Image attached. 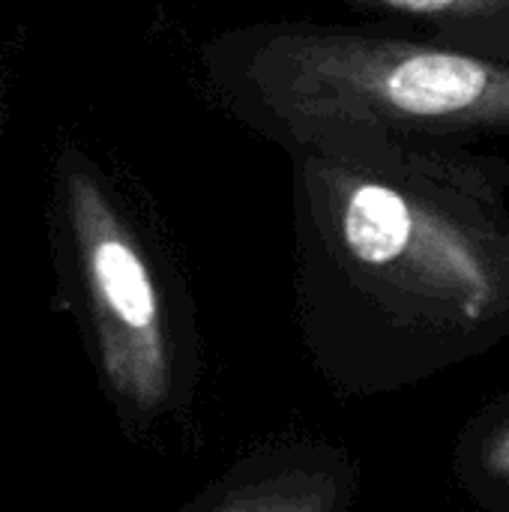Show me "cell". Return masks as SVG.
Returning <instances> with one entry per match:
<instances>
[{
	"instance_id": "obj_4",
	"label": "cell",
	"mask_w": 509,
	"mask_h": 512,
	"mask_svg": "<svg viewBox=\"0 0 509 512\" xmlns=\"http://www.w3.org/2000/svg\"><path fill=\"white\" fill-rule=\"evenodd\" d=\"M495 465H498L501 471H507L509 474V435L504 438V444L498 447V453H495Z\"/></svg>"
},
{
	"instance_id": "obj_2",
	"label": "cell",
	"mask_w": 509,
	"mask_h": 512,
	"mask_svg": "<svg viewBox=\"0 0 509 512\" xmlns=\"http://www.w3.org/2000/svg\"><path fill=\"white\" fill-rule=\"evenodd\" d=\"M66 222L102 369L126 402L150 411L168 387L162 309L150 264L102 186L81 168L66 174Z\"/></svg>"
},
{
	"instance_id": "obj_3",
	"label": "cell",
	"mask_w": 509,
	"mask_h": 512,
	"mask_svg": "<svg viewBox=\"0 0 509 512\" xmlns=\"http://www.w3.org/2000/svg\"><path fill=\"white\" fill-rule=\"evenodd\" d=\"M393 30L414 27L420 36L509 60V0H339Z\"/></svg>"
},
{
	"instance_id": "obj_1",
	"label": "cell",
	"mask_w": 509,
	"mask_h": 512,
	"mask_svg": "<svg viewBox=\"0 0 509 512\" xmlns=\"http://www.w3.org/2000/svg\"><path fill=\"white\" fill-rule=\"evenodd\" d=\"M231 114L294 153H459L509 135V60L405 30L267 21L213 45Z\"/></svg>"
}]
</instances>
